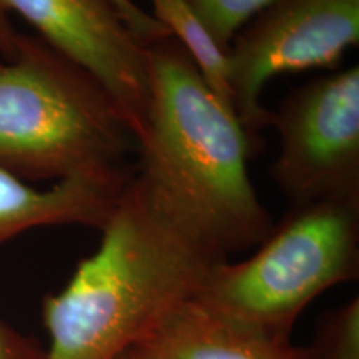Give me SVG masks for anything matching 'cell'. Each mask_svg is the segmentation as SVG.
Returning <instances> with one entry per match:
<instances>
[{"label": "cell", "instance_id": "obj_14", "mask_svg": "<svg viewBox=\"0 0 359 359\" xmlns=\"http://www.w3.org/2000/svg\"><path fill=\"white\" fill-rule=\"evenodd\" d=\"M20 32H17L8 17L7 7L0 0V57L11 58L17 50Z\"/></svg>", "mask_w": 359, "mask_h": 359}, {"label": "cell", "instance_id": "obj_7", "mask_svg": "<svg viewBox=\"0 0 359 359\" xmlns=\"http://www.w3.org/2000/svg\"><path fill=\"white\" fill-rule=\"evenodd\" d=\"M43 40L92 74L120 107L135 138L145 130L150 83L147 45L110 0H2Z\"/></svg>", "mask_w": 359, "mask_h": 359}, {"label": "cell", "instance_id": "obj_6", "mask_svg": "<svg viewBox=\"0 0 359 359\" xmlns=\"http://www.w3.org/2000/svg\"><path fill=\"white\" fill-rule=\"evenodd\" d=\"M269 125L280 135L271 177L291 205L359 200V67L290 93Z\"/></svg>", "mask_w": 359, "mask_h": 359}, {"label": "cell", "instance_id": "obj_8", "mask_svg": "<svg viewBox=\"0 0 359 359\" xmlns=\"http://www.w3.org/2000/svg\"><path fill=\"white\" fill-rule=\"evenodd\" d=\"M133 349L147 359H311V348L212 311L193 296L170 309Z\"/></svg>", "mask_w": 359, "mask_h": 359}, {"label": "cell", "instance_id": "obj_13", "mask_svg": "<svg viewBox=\"0 0 359 359\" xmlns=\"http://www.w3.org/2000/svg\"><path fill=\"white\" fill-rule=\"evenodd\" d=\"M43 344L0 320V359H42Z\"/></svg>", "mask_w": 359, "mask_h": 359}, {"label": "cell", "instance_id": "obj_5", "mask_svg": "<svg viewBox=\"0 0 359 359\" xmlns=\"http://www.w3.org/2000/svg\"><path fill=\"white\" fill-rule=\"evenodd\" d=\"M359 43V0H275L228 48V79L240 123L255 142L269 125L262 103L268 80L309 69L336 70Z\"/></svg>", "mask_w": 359, "mask_h": 359}, {"label": "cell", "instance_id": "obj_12", "mask_svg": "<svg viewBox=\"0 0 359 359\" xmlns=\"http://www.w3.org/2000/svg\"><path fill=\"white\" fill-rule=\"evenodd\" d=\"M309 348L311 359H359V299L325 314Z\"/></svg>", "mask_w": 359, "mask_h": 359}, {"label": "cell", "instance_id": "obj_3", "mask_svg": "<svg viewBox=\"0 0 359 359\" xmlns=\"http://www.w3.org/2000/svg\"><path fill=\"white\" fill-rule=\"evenodd\" d=\"M137 138L105 87L37 35L0 57V168L25 182L133 173Z\"/></svg>", "mask_w": 359, "mask_h": 359}, {"label": "cell", "instance_id": "obj_9", "mask_svg": "<svg viewBox=\"0 0 359 359\" xmlns=\"http://www.w3.org/2000/svg\"><path fill=\"white\" fill-rule=\"evenodd\" d=\"M132 175L72 177L39 190L0 168V245L42 226L79 224L100 231Z\"/></svg>", "mask_w": 359, "mask_h": 359}, {"label": "cell", "instance_id": "obj_2", "mask_svg": "<svg viewBox=\"0 0 359 359\" xmlns=\"http://www.w3.org/2000/svg\"><path fill=\"white\" fill-rule=\"evenodd\" d=\"M100 233L69 283L43 298L42 359H118L224 262L161 215L135 173Z\"/></svg>", "mask_w": 359, "mask_h": 359}, {"label": "cell", "instance_id": "obj_10", "mask_svg": "<svg viewBox=\"0 0 359 359\" xmlns=\"http://www.w3.org/2000/svg\"><path fill=\"white\" fill-rule=\"evenodd\" d=\"M154 17L177 39L200 72V77L228 111L236 116L228 79L226 52L182 0H150ZM238 118V116H236Z\"/></svg>", "mask_w": 359, "mask_h": 359}, {"label": "cell", "instance_id": "obj_15", "mask_svg": "<svg viewBox=\"0 0 359 359\" xmlns=\"http://www.w3.org/2000/svg\"><path fill=\"white\" fill-rule=\"evenodd\" d=\"M118 359H147V358L143 356L142 353H138L137 349H130V351L125 353L123 356H120Z\"/></svg>", "mask_w": 359, "mask_h": 359}, {"label": "cell", "instance_id": "obj_1", "mask_svg": "<svg viewBox=\"0 0 359 359\" xmlns=\"http://www.w3.org/2000/svg\"><path fill=\"white\" fill-rule=\"evenodd\" d=\"M147 67L150 105L133 173L148 200L219 259L257 248L273 228L248 170L259 143L172 35L147 45Z\"/></svg>", "mask_w": 359, "mask_h": 359}, {"label": "cell", "instance_id": "obj_11", "mask_svg": "<svg viewBox=\"0 0 359 359\" xmlns=\"http://www.w3.org/2000/svg\"><path fill=\"white\" fill-rule=\"evenodd\" d=\"M228 52L233 39L257 13L275 0H182Z\"/></svg>", "mask_w": 359, "mask_h": 359}, {"label": "cell", "instance_id": "obj_4", "mask_svg": "<svg viewBox=\"0 0 359 359\" xmlns=\"http://www.w3.org/2000/svg\"><path fill=\"white\" fill-rule=\"evenodd\" d=\"M359 275V200L291 205L243 262H218L195 298L263 333L291 338L309 303Z\"/></svg>", "mask_w": 359, "mask_h": 359}]
</instances>
